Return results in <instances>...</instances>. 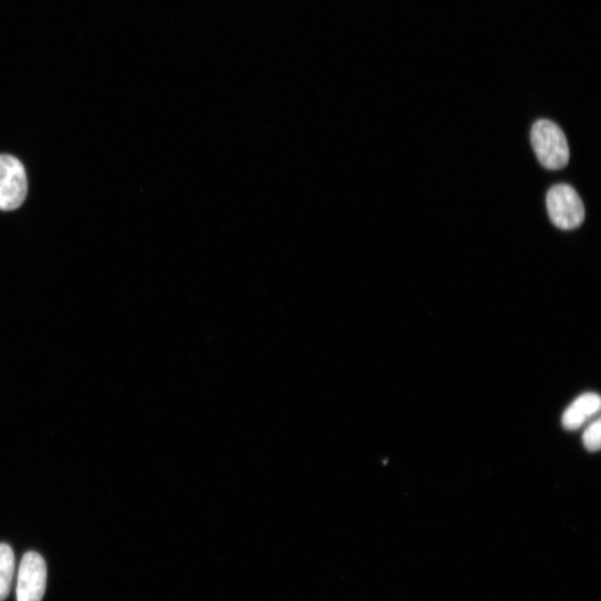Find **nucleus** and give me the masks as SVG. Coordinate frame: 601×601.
I'll list each match as a JSON object with an SVG mask.
<instances>
[{
	"mask_svg": "<svg viewBox=\"0 0 601 601\" xmlns=\"http://www.w3.org/2000/svg\"><path fill=\"white\" fill-rule=\"evenodd\" d=\"M547 210L552 224L560 230L578 229L584 221V207L580 197L566 184L549 190Z\"/></svg>",
	"mask_w": 601,
	"mask_h": 601,
	"instance_id": "2",
	"label": "nucleus"
},
{
	"mask_svg": "<svg viewBox=\"0 0 601 601\" xmlns=\"http://www.w3.org/2000/svg\"><path fill=\"white\" fill-rule=\"evenodd\" d=\"M600 420H595L592 424H590L582 436L583 445L584 447L590 451V453H595V451L599 450L601 441H600Z\"/></svg>",
	"mask_w": 601,
	"mask_h": 601,
	"instance_id": "7",
	"label": "nucleus"
},
{
	"mask_svg": "<svg viewBox=\"0 0 601 601\" xmlns=\"http://www.w3.org/2000/svg\"><path fill=\"white\" fill-rule=\"evenodd\" d=\"M48 568L44 558L35 552H28L21 562L18 601H42L46 590Z\"/></svg>",
	"mask_w": 601,
	"mask_h": 601,
	"instance_id": "4",
	"label": "nucleus"
},
{
	"mask_svg": "<svg viewBox=\"0 0 601 601\" xmlns=\"http://www.w3.org/2000/svg\"><path fill=\"white\" fill-rule=\"evenodd\" d=\"M531 144L539 164L547 170H562L569 164V146L562 129L548 119L537 120L531 129Z\"/></svg>",
	"mask_w": 601,
	"mask_h": 601,
	"instance_id": "1",
	"label": "nucleus"
},
{
	"mask_svg": "<svg viewBox=\"0 0 601 601\" xmlns=\"http://www.w3.org/2000/svg\"><path fill=\"white\" fill-rule=\"evenodd\" d=\"M600 409V398L598 394L589 392L580 396L565 411L562 415V425L567 430L579 429L590 417Z\"/></svg>",
	"mask_w": 601,
	"mask_h": 601,
	"instance_id": "5",
	"label": "nucleus"
},
{
	"mask_svg": "<svg viewBox=\"0 0 601 601\" xmlns=\"http://www.w3.org/2000/svg\"><path fill=\"white\" fill-rule=\"evenodd\" d=\"M28 177L17 158L0 156V211L19 209L28 196Z\"/></svg>",
	"mask_w": 601,
	"mask_h": 601,
	"instance_id": "3",
	"label": "nucleus"
},
{
	"mask_svg": "<svg viewBox=\"0 0 601 601\" xmlns=\"http://www.w3.org/2000/svg\"><path fill=\"white\" fill-rule=\"evenodd\" d=\"M14 572V551L8 544H0V601H4L9 597Z\"/></svg>",
	"mask_w": 601,
	"mask_h": 601,
	"instance_id": "6",
	"label": "nucleus"
}]
</instances>
